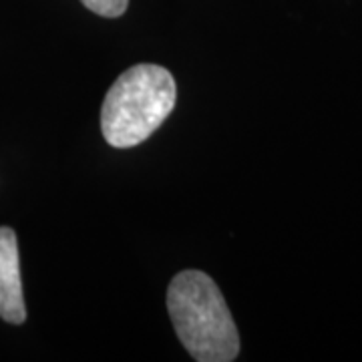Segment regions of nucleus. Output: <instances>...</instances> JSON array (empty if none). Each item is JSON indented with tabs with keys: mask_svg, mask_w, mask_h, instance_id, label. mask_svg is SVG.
Returning <instances> with one entry per match:
<instances>
[{
	"mask_svg": "<svg viewBox=\"0 0 362 362\" xmlns=\"http://www.w3.org/2000/svg\"><path fill=\"white\" fill-rule=\"evenodd\" d=\"M0 318L11 324L26 320L18 240L11 228H0Z\"/></svg>",
	"mask_w": 362,
	"mask_h": 362,
	"instance_id": "3",
	"label": "nucleus"
},
{
	"mask_svg": "<svg viewBox=\"0 0 362 362\" xmlns=\"http://www.w3.org/2000/svg\"><path fill=\"white\" fill-rule=\"evenodd\" d=\"M90 13L105 16V18H117L127 11L129 0H81Z\"/></svg>",
	"mask_w": 362,
	"mask_h": 362,
	"instance_id": "4",
	"label": "nucleus"
},
{
	"mask_svg": "<svg viewBox=\"0 0 362 362\" xmlns=\"http://www.w3.org/2000/svg\"><path fill=\"white\" fill-rule=\"evenodd\" d=\"M168 312L183 349L197 362H232L240 337L218 284L206 272H180L168 288Z\"/></svg>",
	"mask_w": 362,
	"mask_h": 362,
	"instance_id": "1",
	"label": "nucleus"
},
{
	"mask_svg": "<svg viewBox=\"0 0 362 362\" xmlns=\"http://www.w3.org/2000/svg\"><path fill=\"white\" fill-rule=\"evenodd\" d=\"M175 97V81L168 69L149 63L127 69L105 95V141L117 149H129L149 139L173 111Z\"/></svg>",
	"mask_w": 362,
	"mask_h": 362,
	"instance_id": "2",
	"label": "nucleus"
}]
</instances>
